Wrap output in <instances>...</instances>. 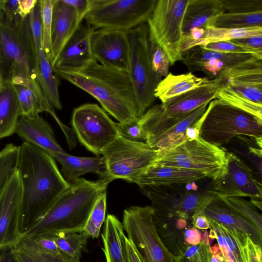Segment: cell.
<instances>
[{"instance_id": "cell-14", "label": "cell", "mask_w": 262, "mask_h": 262, "mask_svg": "<svg viewBox=\"0 0 262 262\" xmlns=\"http://www.w3.org/2000/svg\"><path fill=\"white\" fill-rule=\"evenodd\" d=\"M213 193L220 197H250L261 199V184L236 155L226 152V161L220 175L213 180Z\"/></svg>"}, {"instance_id": "cell-44", "label": "cell", "mask_w": 262, "mask_h": 262, "mask_svg": "<svg viewBox=\"0 0 262 262\" xmlns=\"http://www.w3.org/2000/svg\"><path fill=\"white\" fill-rule=\"evenodd\" d=\"M150 61L153 71L161 77L169 73L170 61L167 55L152 39L148 37Z\"/></svg>"}, {"instance_id": "cell-21", "label": "cell", "mask_w": 262, "mask_h": 262, "mask_svg": "<svg viewBox=\"0 0 262 262\" xmlns=\"http://www.w3.org/2000/svg\"><path fill=\"white\" fill-rule=\"evenodd\" d=\"M261 60L254 57L225 70L218 77L238 94L262 104Z\"/></svg>"}, {"instance_id": "cell-52", "label": "cell", "mask_w": 262, "mask_h": 262, "mask_svg": "<svg viewBox=\"0 0 262 262\" xmlns=\"http://www.w3.org/2000/svg\"><path fill=\"white\" fill-rule=\"evenodd\" d=\"M73 7L75 10L78 20L81 24L90 9V0H63Z\"/></svg>"}, {"instance_id": "cell-29", "label": "cell", "mask_w": 262, "mask_h": 262, "mask_svg": "<svg viewBox=\"0 0 262 262\" xmlns=\"http://www.w3.org/2000/svg\"><path fill=\"white\" fill-rule=\"evenodd\" d=\"M125 232L122 223L114 214L107 215L101 238L106 262H128L126 253Z\"/></svg>"}, {"instance_id": "cell-10", "label": "cell", "mask_w": 262, "mask_h": 262, "mask_svg": "<svg viewBox=\"0 0 262 262\" xmlns=\"http://www.w3.org/2000/svg\"><path fill=\"white\" fill-rule=\"evenodd\" d=\"M188 0H157L147 21L148 37L167 55L171 65L183 60L182 24Z\"/></svg>"}, {"instance_id": "cell-13", "label": "cell", "mask_w": 262, "mask_h": 262, "mask_svg": "<svg viewBox=\"0 0 262 262\" xmlns=\"http://www.w3.org/2000/svg\"><path fill=\"white\" fill-rule=\"evenodd\" d=\"M72 124L80 142L96 156L102 155L118 137L115 122L95 103H86L75 108Z\"/></svg>"}, {"instance_id": "cell-11", "label": "cell", "mask_w": 262, "mask_h": 262, "mask_svg": "<svg viewBox=\"0 0 262 262\" xmlns=\"http://www.w3.org/2000/svg\"><path fill=\"white\" fill-rule=\"evenodd\" d=\"M151 206H130L124 210L122 225L142 262H177L160 238L153 220Z\"/></svg>"}, {"instance_id": "cell-8", "label": "cell", "mask_w": 262, "mask_h": 262, "mask_svg": "<svg viewBox=\"0 0 262 262\" xmlns=\"http://www.w3.org/2000/svg\"><path fill=\"white\" fill-rule=\"evenodd\" d=\"M127 32L130 43L128 73L140 118L154 102L155 90L162 77L153 71L151 66L147 23L141 24Z\"/></svg>"}, {"instance_id": "cell-25", "label": "cell", "mask_w": 262, "mask_h": 262, "mask_svg": "<svg viewBox=\"0 0 262 262\" xmlns=\"http://www.w3.org/2000/svg\"><path fill=\"white\" fill-rule=\"evenodd\" d=\"M216 195L211 190L204 192L186 191L179 199L164 196L158 190L150 197L154 208L164 209L192 216L197 213L203 215V211Z\"/></svg>"}, {"instance_id": "cell-56", "label": "cell", "mask_w": 262, "mask_h": 262, "mask_svg": "<svg viewBox=\"0 0 262 262\" xmlns=\"http://www.w3.org/2000/svg\"><path fill=\"white\" fill-rule=\"evenodd\" d=\"M125 248L128 262H142L133 243L125 237Z\"/></svg>"}, {"instance_id": "cell-15", "label": "cell", "mask_w": 262, "mask_h": 262, "mask_svg": "<svg viewBox=\"0 0 262 262\" xmlns=\"http://www.w3.org/2000/svg\"><path fill=\"white\" fill-rule=\"evenodd\" d=\"M90 42L92 54L97 62L108 68L128 72L130 43L127 32L94 30Z\"/></svg>"}, {"instance_id": "cell-61", "label": "cell", "mask_w": 262, "mask_h": 262, "mask_svg": "<svg viewBox=\"0 0 262 262\" xmlns=\"http://www.w3.org/2000/svg\"><path fill=\"white\" fill-rule=\"evenodd\" d=\"M251 203L260 210H261V199H251Z\"/></svg>"}, {"instance_id": "cell-35", "label": "cell", "mask_w": 262, "mask_h": 262, "mask_svg": "<svg viewBox=\"0 0 262 262\" xmlns=\"http://www.w3.org/2000/svg\"><path fill=\"white\" fill-rule=\"evenodd\" d=\"M205 46L211 42L262 35V27L244 28H221L213 26L204 27Z\"/></svg>"}, {"instance_id": "cell-40", "label": "cell", "mask_w": 262, "mask_h": 262, "mask_svg": "<svg viewBox=\"0 0 262 262\" xmlns=\"http://www.w3.org/2000/svg\"><path fill=\"white\" fill-rule=\"evenodd\" d=\"M38 2L41 18L42 48L52 66L54 59L51 49V23L53 8L56 0H38Z\"/></svg>"}, {"instance_id": "cell-32", "label": "cell", "mask_w": 262, "mask_h": 262, "mask_svg": "<svg viewBox=\"0 0 262 262\" xmlns=\"http://www.w3.org/2000/svg\"><path fill=\"white\" fill-rule=\"evenodd\" d=\"M208 77H198L191 72L174 75L171 73L162 79L157 85L155 96L162 103L190 90L211 81Z\"/></svg>"}, {"instance_id": "cell-50", "label": "cell", "mask_w": 262, "mask_h": 262, "mask_svg": "<svg viewBox=\"0 0 262 262\" xmlns=\"http://www.w3.org/2000/svg\"><path fill=\"white\" fill-rule=\"evenodd\" d=\"M204 32V28H193L187 35H183L181 45V50L183 54L193 48L205 46L203 38Z\"/></svg>"}, {"instance_id": "cell-58", "label": "cell", "mask_w": 262, "mask_h": 262, "mask_svg": "<svg viewBox=\"0 0 262 262\" xmlns=\"http://www.w3.org/2000/svg\"><path fill=\"white\" fill-rule=\"evenodd\" d=\"M0 262H18L14 256L11 248L0 249Z\"/></svg>"}, {"instance_id": "cell-63", "label": "cell", "mask_w": 262, "mask_h": 262, "mask_svg": "<svg viewBox=\"0 0 262 262\" xmlns=\"http://www.w3.org/2000/svg\"><path fill=\"white\" fill-rule=\"evenodd\" d=\"M3 0H0V13L2 12V8L3 6Z\"/></svg>"}, {"instance_id": "cell-27", "label": "cell", "mask_w": 262, "mask_h": 262, "mask_svg": "<svg viewBox=\"0 0 262 262\" xmlns=\"http://www.w3.org/2000/svg\"><path fill=\"white\" fill-rule=\"evenodd\" d=\"M61 166L62 175L70 184L78 181L88 172H94L99 179L112 182L108 177L106 162L102 157H82L70 155L66 152L52 156Z\"/></svg>"}, {"instance_id": "cell-22", "label": "cell", "mask_w": 262, "mask_h": 262, "mask_svg": "<svg viewBox=\"0 0 262 262\" xmlns=\"http://www.w3.org/2000/svg\"><path fill=\"white\" fill-rule=\"evenodd\" d=\"M203 215L228 229L247 234L256 244L262 246V231L222 198L216 195L204 209Z\"/></svg>"}, {"instance_id": "cell-16", "label": "cell", "mask_w": 262, "mask_h": 262, "mask_svg": "<svg viewBox=\"0 0 262 262\" xmlns=\"http://www.w3.org/2000/svg\"><path fill=\"white\" fill-rule=\"evenodd\" d=\"M21 194L16 170L0 196V249L12 247L21 237L19 229Z\"/></svg>"}, {"instance_id": "cell-47", "label": "cell", "mask_w": 262, "mask_h": 262, "mask_svg": "<svg viewBox=\"0 0 262 262\" xmlns=\"http://www.w3.org/2000/svg\"><path fill=\"white\" fill-rule=\"evenodd\" d=\"M225 12L248 13L262 12V0H221Z\"/></svg>"}, {"instance_id": "cell-33", "label": "cell", "mask_w": 262, "mask_h": 262, "mask_svg": "<svg viewBox=\"0 0 262 262\" xmlns=\"http://www.w3.org/2000/svg\"><path fill=\"white\" fill-rule=\"evenodd\" d=\"M206 26L221 28L262 27V12L248 13L224 12L212 18Z\"/></svg>"}, {"instance_id": "cell-53", "label": "cell", "mask_w": 262, "mask_h": 262, "mask_svg": "<svg viewBox=\"0 0 262 262\" xmlns=\"http://www.w3.org/2000/svg\"><path fill=\"white\" fill-rule=\"evenodd\" d=\"M38 0H18V13L21 18L28 17L32 11Z\"/></svg>"}, {"instance_id": "cell-18", "label": "cell", "mask_w": 262, "mask_h": 262, "mask_svg": "<svg viewBox=\"0 0 262 262\" xmlns=\"http://www.w3.org/2000/svg\"><path fill=\"white\" fill-rule=\"evenodd\" d=\"M28 23L34 41L37 64V78L41 90L54 108L61 110L59 81L42 48V25L38 2L28 16Z\"/></svg>"}, {"instance_id": "cell-26", "label": "cell", "mask_w": 262, "mask_h": 262, "mask_svg": "<svg viewBox=\"0 0 262 262\" xmlns=\"http://www.w3.org/2000/svg\"><path fill=\"white\" fill-rule=\"evenodd\" d=\"M80 24L73 7L63 0H56L52 11L51 33L54 61Z\"/></svg>"}, {"instance_id": "cell-59", "label": "cell", "mask_w": 262, "mask_h": 262, "mask_svg": "<svg viewBox=\"0 0 262 262\" xmlns=\"http://www.w3.org/2000/svg\"><path fill=\"white\" fill-rule=\"evenodd\" d=\"M203 233H204L202 234L201 242L206 245L211 246V245L213 242V239L209 237V231H207V230L204 231Z\"/></svg>"}, {"instance_id": "cell-7", "label": "cell", "mask_w": 262, "mask_h": 262, "mask_svg": "<svg viewBox=\"0 0 262 262\" xmlns=\"http://www.w3.org/2000/svg\"><path fill=\"white\" fill-rule=\"evenodd\" d=\"M157 0H90L84 19L94 30L128 32L146 23Z\"/></svg>"}, {"instance_id": "cell-46", "label": "cell", "mask_w": 262, "mask_h": 262, "mask_svg": "<svg viewBox=\"0 0 262 262\" xmlns=\"http://www.w3.org/2000/svg\"><path fill=\"white\" fill-rule=\"evenodd\" d=\"M202 48L213 51L227 53H248L255 55L262 59V50L252 48L231 41L214 42L200 47Z\"/></svg>"}, {"instance_id": "cell-28", "label": "cell", "mask_w": 262, "mask_h": 262, "mask_svg": "<svg viewBox=\"0 0 262 262\" xmlns=\"http://www.w3.org/2000/svg\"><path fill=\"white\" fill-rule=\"evenodd\" d=\"M21 116L14 85L0 76V139L15 133Z\"/></svg>"}, {"instance_id": "cell-30", "label": "cell", "mask_w": 262, "mask_h": 262, "mask_svg": "<svg viewBox=\"0 0 262 262\" xmlns=\"http://www.w3.org/2000/svg\"><path fill=\"white\" fill-rule=\"evenodd\" d=\"M209 103H206L192 111L176 124L146 143L157 150L169 149L188 140L186 129L196 123L203 115Z\"/></svg>"}, {"instance_id": "cell-9", "label": "cell", "mask_w": 262, "mask_h": 262, "mask_svg": "<svg viewBox=\"0 0 262 262\" xmlns=\"http://www.w3.org/2000/svg\"><path fill=\"white\" fill-rule=\"evenodd\" d=\"M226 161L224 150L199 137L169 149L158 150L155 163L200 171L213 180L223 170Z\"/></svg>"}, {"instance_id": "cell-51", "label": "cell", "mask_w": 262, "mask_h": 262, "mask_svg": "<svg viewBox=\"0 0 262 262\" xmlns=\"http://www.w3.org/2000/svg\"><path fill=\"white\" fill-rule=\"evenodd\" d=\"M18 0H3L2 12L4 19L14 26L21 18L18 13Z\"/></svg>"}, {"instance_id": "cell-37", "label": "cell", "mask_w": 262, "mask_h": 262, "mask_svg": "<svg viewBox=\"0 0 262 262\" xmlns=\"http://www.w3.org/2000/svg\"><path fill=\"white\" fill-rule=\"evenodd\" d=\"M19 146L6 144L0 150V196L10 180L17 170Z\"/></svg>"}, {"instance_id": "cell-12", "label": "cell", "mask_w": 262, "mask_h": 262, "mask_svg": "<svg viewBox=\"0 0 262 262\" xmlns=\"http://www.w3.org/2000/svg\"><path fill=\"white\" fill-rule=\"evenodd\" d=\"M158 150L147 143L134 142L118 136L102 152L110 180L133 183L156 161Z\"/></svg>"}, {"instance_id": "cell-3", "label": "cell", "mask_w": 262, "mask_h": 262, "mask_svg": "<svg viewBox=\"0 0 262 262\" xmlns=\"http://www.w3.org/2000/svg\"><path fill=\"white\" fill-rule=\"evenodd\" d=\"M0 76L13 84L23 85L34 92L53 118L54 108L45 97L37 78L36 51L28 17L15 25L0 14Z\"/></svg>"}, {"instance_id": "cell-55", "label": "cell", "mask_w": 262, "mask_h": 262, "mask_svg": "<svg viewBox=\"0 0 262 262\" xmlns=\"http://www.w3.org/2000/svg\"><path fill=\"white\" fill-rule=\"evenodd\" d=\"M185 237L189 246L196 245L201 241L202 233L200 230L194 227L187 230Z\"/></svg>"}, {"instance_id": "cell-38", "label": "cell", "mask_w": 262, "mask_h": 262, "mask_svg": "<svg viewBox=\"0 0 262 262\" xmlns=\"http://www.w3.org/2000/svg\"><path fill=\"white\" fill-rule=\"evenodd\" d=\"M216 99L262 120V104L244 98L228 86L223 84L218 91Z\"/></svg>"}, {"instance_id": "cell-36", "label": "cell", "mask_w": 262, "mask_h": 262, "mask_svg": "<svg viewBox=\"0 0 262 262\" xmlns=\"http://www.w3.org/2000/svg\"><path fill=\"white\" fill-rule=\"evenodd\" d=\"M11 248L53 256L62 255L49 234H36L21 237L20 240Z\"/></svg>"}, {"instance_id": "cell-19", "label": "cell", "mask_w": 262, "mask_h": 262, "mask_svg": "<svg viewBox=\"0 0 262 262\" xmlns=\"http://www.w3.org/2000/svg\"><path fill=\"white\" fill-rule=\"evenodd\" d=\"M94 30L87 24L79 25L52 64L54 73L79 72L97 61L90 48V36Z\"/></svg>"}, {"instance_id": "cell-17", "label": "cell", "mask_w": 262, "mask_h": 262, "mask_svg": "<svg viewBox=\"0 0 262 262\" xmlns=\"http://www.w3.org/2000/svg\"><path fill=\"white\" fill-rule=\"evenodd\" d=\"M152 208L153 223L161 241L174 256H183L189 247L186 241V232L194 227L192 215Z\"/></svg>"}, {"instance_id": "cell-5", "label": "cell", "mask_w": 262, "mask_h": 262, "mask_svg": "<svg viewBox=\"0 0 262 262\" xmlns=\"http://www.w3.org/2000/svg\"><path fill=\"white\" fill-rule=\"evenodd\" d=\"M240 135L254 138L261 148L262 120L218 99L211 101L205 112L199 137L220 147Z\"/></svg>"}, {"instance_id": "cell-4", "label": "cell", "mask_w": 262, "mask_h": 262, "mask_svg": "<svg viewBox=\"0 0 262 262\" xmlns=\"http://www.w3.org/2000/svg\"><path fill=\"white\" fill-rule=\"evenodd\" d=\"M110 183L100 179L89 181L80 178L70 184L46 214L21 237L82 232L98 197L106 191Z\"/></svg>"}, {"instance_id": "cell-34", "label": "cell", "mask_w": 262, "mask_h": 262, "mask_svg": "<svg viewBox=\"0 0 262 262\" xmlns=\"http://www.w3.org/2000/svg\"><path fill=\"white\" fill-rule=\"evenodd\" d=\"M55 242L60 253L66 256L80 259L86 246L89 237L84 232L49 234Z\"/></svg>"}, {"instance_id": "cell-41", "label": "cell", "mask_w": 262, "mask_h": 262, "mask_svg": "<svg viewBox=\"0 0 262 262\" xmlns=\"http://www.w3.org/2000/svg\"><path fill=\"white\" fill-rule=\"evenodd\" d=\"M106 209V191L97 198L88 218L83 231L89 237L97 238L100 235L101 227L105 221Z\"/></svg>"}, {"instance_id": "cell-43", "label": "cell", "mask_w": 262, "mask_h": 262, "mask_svg": "<svg viewBox=\"0 0 262 262\" xmlns=\"http://www.w3.org/2000/svg\"><path fill=\"white\" fill-rule=\"evenodd\" d=\"M236 211L250 220L262 231V216L251 201L241 197H221Z\"/></svg>"}, {"instance_id": "cell-1", "label": "cell", "mask_w": 262, "mask_h": 262, "mask_svg": "<svg viewBox=\"0 0 262 262\" xmlns=\"http://www.w3.org/2000/svg\"><path fill=\"white\" fill-rule=\"evenodd\" d=\"M17 170L22 187L19 221L22 236L46 214L70 184L52 156L26 142L19 146Z\"/></svg>"}, {"instance_id": "cell-48", "label": "cell", "mask_w": 262, "mask_h": 262, "mask_svg": "<svg viewBox=\"0 0 262 262\" xmlns=\"http://www.w3.org/2000/svg\"><path fill=\"white\" fill-rule=\"evenodd\" d=\"M118 136L134 142H146L144 131L139 120L128 123L115 122Z\"/></svg>"}, {"instance_id": "cell-57", "label": "cell", "mask_w": 262, "mask_h": 262, "mask_svg": "<svg viewBox=\"0 0 262 262\" xmlns=\"http://www.w3.org/2000/svg\"><path fill=\"white\" fill-rule=\"evenodd\" d=\"M193 225L199 230L211 229L209 220L204 215L195 213L192 215Z\"/></svg>"}, {"instance_id": "cell-31", "label": "cell", "mask_w": 262, "mask_h": 262, "mask_svg": "<svg viewBox=\"0 0 262 262\" xmlns=\"http://www.w3.org/2000/svg\"><path fill=\"white\" fill-rule=\"evenodd\" d=\"M225 12L221 0H188L182 24L183 35L193 28H204L213 18Z\"/></svg>"}, {"instance_id": "cell-24", "label": "cell", "mask_w": 262, "mask_h": 262, "mask_svg": "<svg viewBox=\"0 0 262 262\" xmlns=\"http://www.w3.org/2000/svg\"><path fill=\"white\" fill-rule=\"evenodd\" d=\"M206 177L203 172L154 163L137 177L134 183L142 186L162 187L186 184Z\"/></svg>"}, {"instance_id": "cell-42", "label": "cell", "mask_w": 262, "mask_h": 262, "mask_svg": "<svg viewBox=\"0 0 262 262\" xmlns=\"http://www.w3.org/2000/svg\"><path fill=\"white\" fill-rule=\"evenodd\" d=\"M209 222L211 228L216 229L223 237L229 258L233 262H243L240 243L244 233L228 229L212 221L209 220Z\"/></svg>"}, {"instance_id": "cell-54", "label": "cell", "mask_w": 262, "mask_h": 262, "mask_svg": "<svg viewBox=\"0 0 262 262\" xmlns=\"http://www.w3.org/2000/svg\"><path fill=\"white\" fill-rule=\"evenodd\" d=\"M230 41L248 47L262 50V35L233 39Z\"/></svg>"}, {"instance_id": "cell-49", "label": "cell", "mask_w": 262, "mask_h": 262, "mask_svg": "<svg viewBox=\"0 0 262 262\" xmlns=\"http://www.w3.org/2000/svg\"><path fill=\"white\" fill-rule=\"evenodd\" d=\"M240 246L243 262H262L261 247L254 243L248 235H243Z\"/></svg>"}, {"instance_id": "cell-2", "label": "cell", "mask_w": 262, "mask_h": 262, "mask_svg": "<svg viewBox=\"0 0 262 262\" xmlns=\"http://www.w3.org/2000/svg\"><path fill=\"white\" fill-rule=\"evenodd\" d=\"M97 99L104 110L119 122L140 118L134 88L128 72L105 67L96 61L79 72L54 73Z\"/></svg>"}, {"instance_id": "cell-39", "label": "cell", "mask_w": 262, "mask_h": 262, "mask_svg": "<svg viewBox=\"0 0 262 262\" xmlns=\"http://www.w3.org/2000/svg\"><path fill=\"white\" fill-rule=\"evenodd\" d=\"M21 108V116L34 117L47 109L36 95L27 86L14 84Z\"/></svg>"}, {"instance_id": "cell-45", "label": "cell", "mask_w": 262, "mask_h": 262, "mask_svg": "<svg viewBox=\"0 0 262 262\" xmlns=\"http://www.w3.org/2000/svg\"><path fill=\"white\" fill-rule=\"evenodd\" d=\"M11 248L14 256L18 262H80L79 259L63 255L53 256Z\"/></svg>"}, {"instance_id": "cell-6", "label": "cell", "mask_w": 262, "mask_h": 262, "mask_svg": "<svg viewBox=\"0 0 262 262\" xmlns=\"http://www.w3.org/2000/svg\"><path fill=\"white\" fill-rule=\"evenodd\" d=\"M223 84L222 79L217 77L164 103L150 106L142 120L147 140L157 137L192 111L216 99L218 91Z\"/></svg>"}, {"instance_id": "cell-64", "label": "cell", "mask_w": 262, "mask_h": 262, "mask_svg": "<svg viewBox=\"0 0 262 262\" xmlns=\"http://www.w3.org/2000/svg\"><path fill=\"white\" fill-rule=\"evenodd\" d=\"M224 261V260H223Z\"/></svg>"}, {"instance_id": "cell-23", "label": "cell", "mask_w": 262, "mask_h": 262, "mask_svg": "<svg viewBox=\"0 0 262 262\" xmlns=\"http://www.w3.org/2000/svg\"><path fill=\"white\" fill-rule=\"evenodd\" d=\"M15 133L24 142L40 148L51 156L65 152L57 142L51 125L39 115L34 117L21 116Z\"/></svg>"}, {"instance_id": "cell-62", "label": "cell", "mask_w": 262, "mask_h": 262, "mask_svg": "<svg viewBox=\"0 0 262 262\" xmlns=\"http://www.w3.org/2000/svg\"><path fill=\"white\" fill-rule=\"evenodd\" d=\"M176 260H177V262H194V261L187 260V259L183 258L182 256L177 257ZM207 262H210V261H207Z\"/></svg>"}, {"instance_id": "cell-20", "label": "cell", "mask_w": 262, "mask_h": 262, "mask_svg": "<svg viewBox=\"0 0 262 262\" xmlns=\"http://www.w3.org/2000/svg\"><path fill=\"white\" fill-rule=\"evenodd\" d=\"M254 57L262 59L251 54L219 52L196 47L183 53V62L190 72H202L213 79L225 70Z\"/></svg>"}, {"instance_id": "cell-60", "label": "cell", "mask_w": 262, "mask_h": 262, "mask_svg": "<svg viewBox=\"0 0 262 262\" xmlns=\"http://www.w3.org/2000/svg\"><path fill=\"white\" fill-rule=\"evenodd\" d=\"M185 188L187 191H191V190L197 191L198 186L195 183V181L191 182L185 184Z\"/></svg>"}]
</instances>
